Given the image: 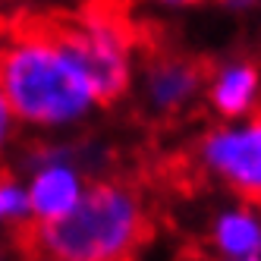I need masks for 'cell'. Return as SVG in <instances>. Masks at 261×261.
Returning <instances> with one entry per match:
<instances>
[{
  "instance_id": "1",
  "label": "cell",
  "mask_w": 261,
  "mask_h": 261,
  "mask_svg": "<svg viewBox=\"0 0 261 261\" xmlns=\"http://www.w3.org/2000/svg\"><path fill=\"white\" fill-rule=\"evenodd\" d=\"M142 195L133 186L98 182L60 220H25L13 227L29 261H133L151 239Z\"/></svg>"
},
{
  "instance_id": "2",
  "label": "cell",
  "mask_w": 261,
  "mask_h": 261,
  "mask_svg": "<svg viewBox=\"0 0 261 261\" xmlns=\"http://www.w3.org/2000/svg\"><path fill=\"white\" fill-rule=\"evenodd\" d=\"M0 95L16 120L35 126L69 123L95 104L91 85L41 35L35 13H19L0 29Z\"/></svg>"
},
{
  "instance_id": "3",
  "label": "cell",
  "mask_w": 261,
  "mask_h": 261,
  "mask_svg": "<svg viewBox=\"0 0 261 261\" xmlns=\"http://www.w3.org/2000/svg\"><path fill=\"white\" fill-rule=\"evenodd\" d=\"M201 164L217 170L230 186L261 204V126L249 129H220L201 145Z\"/></svg>"
},
{
  "instance_id": "4",
  "label": "cell",
  "mask_w": 261,
  "mask_h": 261,
  "mask_svg": "<svg viewBox=\"0 0 261 261\" xmlns=\"http://www.w3.org/2000/svg\"><path fill=\"white\" fill-rule=\"evenodd\" d=\"M214 76V63L208 57H173V54H151L148 60V91L161 110H176L189 101L201 85Z\"/></svg>"
},
{
  "instance_id": "5",
  "label": "cell",
  "mask_w": 261,
  "mask_h": 261,
  "mask_svg": "<svg viewBox=\"0 0 261 261\" xmlns=\"http://www.w3.org/2000/svg\"><path fill=\"white\" fill-rule=\"evenodd\" d=\"M25 195H29L32 220L47 223V220L66 217L76 208L79 198H82V186H79V176L60 161L57 151H54V154L38 161V170H35L32 182L25 186Z\"/></svg>"
},
{
  "instance_id": "6",
  "label": "cell",
  "mask_w": 261,
  "mask_h": 261,
  "mask_svg": "<svg viewBox=\"0 0 261 261\" xmlns=\"http://www.w3.org/2000/svg\"><path fill=\"white\" fill-rule=\"evenodd\" d=\"M214 246L223 258H246L261 246V223L249 211H230L214 227Z\"/></svg>"
},
{
  "instance_id": "7",
  "label": "cell",
  "mask_w": 261,
  "mask_h": 261,
  "mask_svg": "<svg viewBox=\"0 0 261 261\" xmlns=\"http://www.w3.org/2000/svg\"><path fill=\"white\" fill-rule=\"evenodd\" d=\"M255 88H258V72L255 66H233L227 69L223 76L214 82V107L227 117H236L242 114L252 98H255Z\"/></svg>"
},
{
  "instance_id": "8",
  "label": "cell",
  "mask_w": 261,
  "mask_h": 261,
  "mask_svg": "<svg viewBox=\"0 0 261 261\" xmlns=\"http://www.w3.org/2000/svg\"><path fill=\"white\" fill-rule=\"evenodd\" d=\"M25 220H32L25 186H19L10 176H0V227H4V223L19 227V223H25Z\"/></svg>"
},
{
  "instance_id": "9",
  "label": "cell",
  "mask_w": 261,
  "mask_h": 261,
  "mask_svg": "<svg viewBox=\"0 0 261 261\" xmlns=\"http://www.w3.org/2000/svg\"><path fill=\"white\" fill-rule=\"evenodd\" d=\"M13 129H16V117H13V110H10L7 98L0 95V154H4L7 142L13 139Z\"/></svg>"
},
{
  "instance_id": "10",
  "label": "cell",
  "mask_w": 261,
  "mask_h": 261,
  "mask_svg": "<svg viewBox=\"0 0 261 261\" xmlns=\"http://www.w3.org/2000/svg\"><path fill=\"white\" fill-rule=\"evenodd\" d=\"M223 261H261V246H258L252 255H246V258H223Z\"/></svg>"
},
{
  "instance_id": "11",
  "label": "cell",
  "mask_w": 261,
  "mask_h": 261,
  "mask_svg": "<svg viewBox=\"0 0 261 261\" xmlns=\"http://www.w3.org/2000/svg\"><path fill=\"white\" fill-rule=\"evenodd\" d=\"M255 123L261 126V101H258V107H255Z\"/></svg>"
},
{
  "instance_id": "12",
  "label": "cell",
  "mask_w": 261,
  "mask_h": 261,
  "mask_svg": "<svg viewBox=\"0 0 261 261\" xmlns=\"http://www.w3.org/2000/svg\"><path fill=\"white\" fill-rule=\"evenodd\" d=\"M170 4H198V0H170Z\"/></svg>"
},
{
  "instance_id": "13",
  "label": "cell",
  "mask_w": 261,
  "mask_h": 261,
  "mask_svg": "<svg viewBox=\"0 0 261 261\" xmlns=\"http://www.w3.org/2000/svg\"><path fill=\"white\" fill-rule=\"evenodd\" d=\"M0 261H4V258H0Z\"/></svg>"
}]
</instances>
